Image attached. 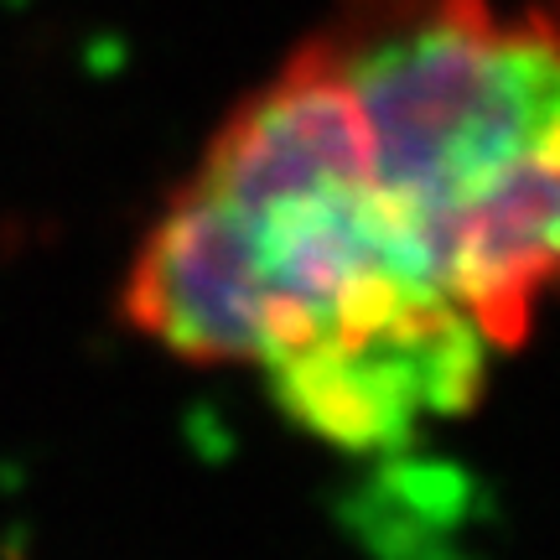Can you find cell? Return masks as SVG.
I'll use <instances>...</instances> for the list:
<instances>
[{
	"instance_id": "cell-1",
	"label": "cell",
	"mask_w": 560,
	"mask_h": 560,
	"mask_svg": "<svg viewBox=\"0 0 560 560\" xmlns=\"http://www.w3.org/2000/svg\"><path fill=\"white\" fill-rule=\"evenodd\" d=\"M120 306L172 359L255 369L338 452H389L467 416L499 359L389 234L353 104L312 42L213 130Z\"/></svg>"
},
{
	"instance_id": "cell-2",
	"label": "cell",
	"mask_w": 560,
	"mask_h": 560,
	"mask_svg": "<svg viewBox=\"0 0 560 560\" xmlns=\"http://www.w3.org/2000/svg\"><path fill=\"white\" fill-rule=\"evenodd\" d=\"M338 73L384 219L493 353L560 291V0H332Z\"/></svg>"
}]
</instances>
